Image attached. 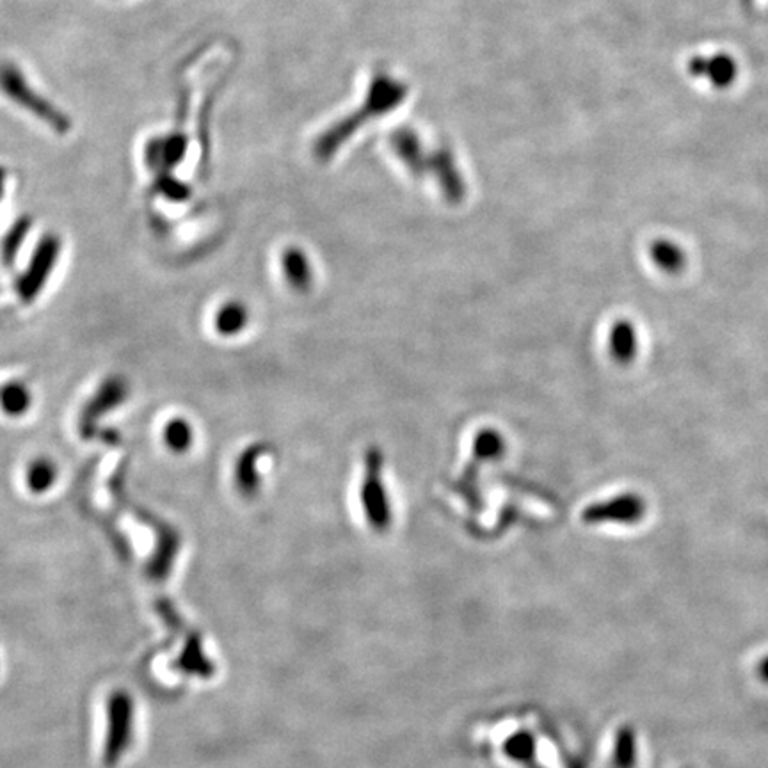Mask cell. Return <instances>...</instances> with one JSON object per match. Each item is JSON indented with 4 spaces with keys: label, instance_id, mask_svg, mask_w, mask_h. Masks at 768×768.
<instances>
[{
    "label": "cell",
    "instance_id": "1",
    "mask_svg": "<svg viewBox=\"0 0 768 768\" xmlns=\"http://www.w3.org/2000/svg\"><path fill=\"white\" fill-rule=\"evenodd\" d=\"M393 155L415 178L429 176L450 205H459L466 196L463 175L454 153L447 146H425L413 128L399 127L388 137Z\"/></svg>",
    "mask_w": 768,
    "mask_h": 768
},
{
    "label": "cell",
    "instance_id": "2",
    "mask_svg": "<svg viewBox=\"0 0 768 768\" xmlns=\"http://www.w3.org/2000/svg\"><path fill=\"white\" fill-rule=\"evenodd\" d=\"M408 96V86L402 80L388 73L379 72L368 84L363 104L356 111L349 112L342 120L326 128L313 144V155L320 162L333 159L342 146L351 139L363 125L379 120L388 112L397 109Z\"/></svg>",
    "mask_w": 768,
    "mask_h": 768
},
{
    "label": "cell",
    "instance_id": "3",
    "mask_svg": "<svg viewBox=\"0 0 768 768\" xmlns=\"http://www.w3.org/2000/svg\"><path fill=\"white\" fill-rule=\"evenodd\" d=\"M0 89L13 102L22 105L27 111H31L41 121H45L48 127L56 130L57 134H66L70 130V120L57 107L50 104L47 98L38 95L25 82L24 75L13 64H2L0 66Z\"/></svg>",
    "mask_w": 768,
    "mask_h": 768
},
{
    "label": "cell",
    "instance_id": "4",
    "mask_svg": "<svg viewBox=\"0 0 768 768\" xmlns=\"http://www.w3.org/2000/svg\"><path fill=\"white\" fill-rule=\"evenodd\" d=\"M383 454L370 448L365 457V479L361 486V505L372 528L383 532L392 521L388 491L383 482Z\"/></svg>",
    "mask_w": 768,
    "mask_h": 768
},
{
    "label": "cell",
    "instance_id": "5",
    "mask_svg": "<svg viewBox=\"0 0 768 768\" xmlns=\"http://www.w3.org/2000/svg\"><path fill=\"white\" fill-rule=\"evenodd\" d=\"M648 504L637 493H621L610 500L591 505L585 509L582 518L585 523H621L635 525L644 520Z\"/></svg>",
    "mask_w": 768,
    "mask_h": 768
},
{
    "label": "cell",
    "instance_id": "6",
    "mask_svg": "<svg viewBox=\"0 0 768 768\" xmlns=\"http://www.w3.org/2000/svg\"><path fill=\"white\" fill-rule=\"evenodd\" d=\"M688 70L696 77L710 80L715 88H729L738 77V64L729 54H715L710 57H694Z\"/></svg>",
    "mask_w": 768,
    "mask_h": 768
},
{
    "label": "cell",
    "instance_id": "7",
    "mask_svg": "<svg viewBox=\"0 0 768 768\" xmlns=\"http://www.w3.org/2000/svg\"><path fill=\"white\" fill-rule=\"evenodd\" d=\"M608 352L617 365H630L639 354V336L632 320L619 319L608 331Z\"/></svg>",
    "mask_w": 768,
    "mask_h": 768
},
{
    "label": "cell",
    "instance_id": "8",
    "mask_svg": "<svg viewBox=\"0 0 768 768\" xmlns=\"http://www.w3.org/2000/svg\"><path fill=\"white\" fill-rule=\"evenodd\" d=\"M649 258L660 269V272L669 276H678L685 271L688 264L687 253L676 244L674 240L656 239L649 244Z\"/></svg>",
    "mask_w": 768,
    "mask_h": 768
},
{
    "label": "cell",
    "instance_id": "9",
    "mask_svg": "<svg viewBox=\"0 0 768 768\" xmlns=\"http://www.w3.org/2000/svg\"><path fill=\"white\" fill-rule=\"evenodd\" d=\"M185 150L187 139L180 134H173L148 144L146 160L152 168H175L176 164L184 159Z\"/></svg>",
    "mask_w": 768,
    "mask_h": 768
},
{
    "label": "cell",
    "instance_id": "10",
    "mask_svg": "<svg viewBox=\"0 0 768 768\" xmlns=\"http://www.w3.org/2000/svg\"><path fill=\"white\" fill-rule=\"evenodd\" d=\"M281 267L287 278L288 285L297 292H306L312 287V264L303 249L288 248L281 255Z\"/></svg>",
    "mask_w": 768,
    "mask_h": 768
},
{
    "label": "cell",
    "instance_id": "11",
    "mask_svg": "<svg viewBox=\"0 0 768 768\" xmlns=\"http://www.w3.org/2000/svg\"><path fill=\"white\" fill-rule=\"evenodd\" d=\"M249 312L246 304L230 301L223 304L216 315V328L221 335H239L248 326Z\"/></svg>",
    "mask_w": 768,
    "mask_h": 768
},
{
    "label": "cell",
    "instance_id": "12",
    "mask_svg": "<svg viewBox=\"0 0 768 768\" xmlns=\"http://www.w3.org/2000/svg\"><path fill=\"white\" fill-rule=\"evenodd\" d=\"M56 479V464L52 463L50 459H36V461H32L29 464V468H27V472H25V482H27V488L31 489L32 493H45V491L54 486Z\"/></svg>",
    "mask_w": 768,
    "mask_h": 768
},
{
    "label": "cell",
    "instance_id": "13",
    "mask_svg": "<svg viewBox=\"0 0 768 768\" xmlns=\"http://www.w3.org/2000/svg\"><path fill=\"white\" fill-rule=\"evenodd\" d=\"M505 450V441L500 432L495 429H484L475 436L473 452L484 461H496L500 459Z\"/></svg>",
    "mask_w": 768,
    "mask_h": 768
},
{
    "label": "cell",
    "instance_id": "14",
    "mask_svg": "<svg viewBox=\"0 0 768 768\" xmlns=\"http://www.w3.org/2000/svg\"><path fill=\"white\" fill-rule=\"evenodd\" d=\"M164 443L168 445L173 452H185L192 445L191 424L182 418H175L166 425L164 429Z\"/></svg>",
    "mask_w": 768,
    "mask_h": 768
},
{
    "label": "cell",
    "instance_id": "15",
    "mask_svg": "<svg viewBox=\"0 0 768 768\" xmlns=\"http://www.w3.org/2000/svg\"><path fill=\"white\" fill-rule=\"evenodd\" d=\"M4 178H6V173H4V169H0V198H2V191H4Z\"/></svg>",
    "mask_w": 768,
    "mask_h": 768
}]
</instances>
